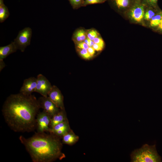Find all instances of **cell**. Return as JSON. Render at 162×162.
Wrapping results in <instances>:
<instances>
[{"label": "cell", "instance_id": "6da1fadb", "mask_svg": "<svg viewBox=\"0 0 162 162\" xmlns=\"http://www.w3.org/2000/svg\"><path fill=\"white\" fill-rule=\"evenodd\" d=\"M40 108L34 95L20 93L7 97L2 112L6 123L13 130L29 132L36 129V118Z\"/></svg>", "mask_w": 162, "mask_h": 162}, {"label": "cell", "instance_id": "7a4b0ae2", "mask_svg": "<svg viewBox=\"0 0 162 162\" xmlns=\"http://www.w3.org/2000/svg\"><path fill=\"white\" fill-rule=\"evenodd\" d=\"M45 132H36L27 138L22 136L19 138L34 162H52L62 160L65 157L62 152V143L60 137Z\"/></svg>", "mask_w": 162, "mask_h": 162}, {"label": "cell", "instance_id": "3957f363", "mask_svg": "<svg viewBox=\"0 0 162 162\" xmlns=\"http://www.w3.org/2000/svg\"><path fill=\"white\" fill-rule=\"evenodd\" d=\"M132 162H160L161 157L158 154L155 145L145 144L140 148L136 149L130 154Z\"/></svg>", "mask_w": 162, "mask_h": 162}, {"label": "cell", "instance_id": "277c9868", "mask_svg": "<svg viewBox=\"0 0 162 162\" xmlns=\"http://www.w3.org/2000/svg\"><path fill=\"white\" fill-rule=\"evenodd\" d=\"M32 30L29 27H26L20 31L14 42L18 50L24 52L27 46L30 44Z\"/></svg>", "mask_w": 162, "mask_h": 162}, {"label": "cell", "instance_id": "5b68a950", "mask_svg": "<svg viewBox=\"0 0 162 162\" xmlns=\"http://www.w3.org/2000/svg\"><path fill=\"white\" fill-rule=\"evenodd\" d=\"M146 6L140 0H134L129 9V16L134 21L139 22L144 19Z\"/></svg>", "mask_w": 162, "mask_h": 162}, {"label": "cell", "instance_id": "8992f818", "mask_svg": "<svg viewBox=\"0 0 162 162\" xmlns=\"http://www.w3.org/2000/svg\"><path fill=\"white\" fill-rule=\"evenodd\" d=\"M52 116L45 110L39 112L36 118V129L38 132H48Z\"/></svg>", "mask_w": 162, "mask_h": 162}, {"label": "cell", "instance_id": "52a82bcc", "mask_svg": "<svg viewBox=\"0 0 162 162\" xmlns=\"http://www.w3.org/2000/svg\"><path fill=\"white\" fill-rule=\"evenodd\" d=\"M39 106L45 110L52 117L60 110L48 96H42L38 99Z\"/></svg>", "mask_w": 162, "mask_h": 162}, {"label": "cell", "instance_id": "ba28073f", "mask_svg": "<svg viewBox=\"0 0 162 162\" xmlns=\"http://www.w3.org/2000/svg\"><path fill=\"white\" fill-rule=\"evenodd\" d=\"M36 92L42 96H47L52 86L48 80L43 75L40 74L37 76Z\"/></svg>", "mask_w": 162, "mask_h": 162}, {"label": "cell", "instance_id": "9c48e42d", "mask_svg": "<svg viewBox=\"0 0 162 162\" xmlns=\"http://www.w3.org/2000/svg\"><path fill=\"white\" fill-rule=\"evenodd\" d=\"M48 96L60 109H65L63 96L57 86H52L51 90L48 93Z\"/></svg>", "mask_w": 162, "mask_h": 162}, {"label": "cell", "instance_id": "30bf717a", "mask_svg": "<svg viewBox=\"0 0 162 162\" xmlns=\"http://www.w3.org/2000/svg\"><path fill=\"white\" fill-rule=\"evenodd\" d=\"M37 78L30 77L24 80L22 85L20 88V93L26 95H29L35 92L37 85Z\"/></svg>", "mask_w": 162, "mask_h": 162}, {"label": "cell", "instance_id": "8fae6325", "mask_svg": "<svg viewBox=\"0 0 162 162\" xmlns=\"http://www.w3.org/2000/svg\"><path fill=\"white\" fill-rule=\"evenodd\" d=\"M70 129L68 120H67L59 123L50 128L48 132L52 133L59 137H62L63 135Z\"/></svg>", "mask_w": 162, "mask_h": 162}, {"label": "cell", "instance_id": "7c38bea8", "mask_svg": "<svg viewBox=\"0 0 162 162\" xmlns=\"http://www.w3.org/2000/svg\"><path fill=\"white\" fill-rule=\"evenodd\" d=\"M17 48L14 42H12L9 44L0 47V60H4L8 55L16 52Z\"/></svg>", "mask_w": 162, "mask_h": 162}, {"label": "cell", "instance_id": "4fadbf2b", "mask_svg": "<svg viewBox=\"0 0 162 162\" xmlns=\"http://www.w3.org/2000/svg\"><path fill=\"white\" fill-rule=\"evenodd\" d=\"M67 119L68 118L65 109H61L59 112L52 117L50 125V128Z\"/></svg>", "mask_w": 162, "mask_h": 162}, {"label": "cell", "instance_id": "5bb4252c", "mask_svg": "<svg viewBox=\"0 0 162 162\" xmlns=\"http://www.w3.org/2000/svg\"><path fill=\"white\" fill-rule=\"evenodd\" d=\"M62 142L64 144L71 145L77 142L79 137L70 129L62 137Z\"/></svg>", "mask_w": 162, "mask_h": 162}, {"label": "cell", "instance_id": "9a60e30c", "mask_svg": "<svg viewBox=\"0 0 162 162\" xmlns=\"http://www.w3.org/2000/svg\"><path fill=\"white\" fill-rule=\"evenodd\" d=\"M87 37L86 32L83 29H80L76 31L74 33L73 39L77 44L83 42Z\"/></svg>", "mask_w": 162, "mask_h": 162}, {"label": "cell", "instance_id": "2e32d148", "mask_svg": "<svg viewBox=\"0 0 162 162\" xmlns=\"http://www.w3.org/2000/svg\"><path fill=\"white\" fill-rule=\"evenodd\" d=\"M10 13L7 7L4 4L3 0H0V22H4L9 16Z\"/></svg>", "mask_w": 162, "mask_h": 162}, {"label": "cell", "instance_id": "e0dca14e", "mask_svg": "<svg viewBox=\"0 0 162 162\" xmlns=\"http://www.w3.org/2000/svg\"><path fill=\"white\" fill-rule=\"evenodd\" d=\"M134 0H113L114 3L119 9H129Z\"/></svg>", "mask_w": 162, "mask_h": 162}, {"label": "cell", "instance_id": "ac0fdd59", "mask_svg": "<svg viewBox=\"0 0 162 162\" xmlns=\"http://www.w3.org/2000/svg\"><path fill=\"white\" fill-rule=\"evenodd\" d=\"M155 15L150 20V25L152 27L158 26L160 24L162 18L161 12Z\"/></svg>", "mask_w": 162, "mask_h": 162}, {"label": "cell", "instance_id": "d6986e66", "mask_svg": "<svg viewBox=\"0 0 162 162\" xmlns=\"http://www.w3.org/2000/svg\"><path fill=\"white\" fill-rule=\"evenodd\" d=\"M146 10L145 11L144 19L146 20H150L155 15V12L153 7L150 6H146Z\"/></svg>", "mask_w": 162, "mask_h": 162}, {"label": "cell", "instance_id": "ffe728a7", "mask_svg": "<svg viewBox=\"0 0 162 162\" xmlns=\"http://www.w3.org/2000/svg\"><path fill=\"white\" fill-rule=\"evenodd\" d=\"M86 33L87 37L92 40L99 35V34L98 32L94 29L88 30L86 32Z\"/></svg>", "mask_w": 162, "mask_h": 162}, {"label": "cell", "instance_id": "44dd1931", "mask_svg": "<svg viewBox=\"0 0 162 162\" xmlns=\"http://www.w3.org/2000/svg\"><path fill=\"white\" fill-rule=\"evenodd\" d=\"M158 0H140L146 6L155 8L157 6Z\"/></svg>", "mask_w": 162, "mask_h": 162}, {"label": "cell", "instance_id": "7402d4cb", "mask_svg": "<svg viewBox=\"0 0 162 162\" xmlns=\"http://www.w3.org/2000/svg\"><path fill=\"white\" fill-rule=\"evenodd\" d=\"M79 52L80 56L85 59H89L92 57L86 49H79Z\"/></svg>", "mask_w": 162, "mask_h": 162}, {"label": "cell", "instance_id": "603a6c76", "mask_svg": "<svg viewBox=\"0 0 162 162\" xmlns=\"http://www.w3.org/2000/svg\"><path fill=\"white\" fill-rule=\"evenodd\" d=\"M73 8H77L83 6L84 1L83 0H69Z\"/></svg>", "mask_w": 162, "mask_h": 162}, {"label": "cell", "instance_id": "cb8c5ba5", "mask_svg": "<svg viewBox=\"0 0 162 162\" xmlns=\"http://www.w3.org/2000/svg\"><path fill=\"white\" fill-rule=\"evenodd\" d=\"M106 0H85L84 1L83 6L87 5L95 4L102 3L105 2Z\"/></svg>", "mask_w": 162, "mask_h": 162}, {"label": "cell", "instance_id": "d4e9b609", "mask_svg": "<svg viewBox=\"0 0 162 162\" xmlns=\"http://www.w3.org/2000/svg\"><path fill=\"white\" fill-rule=\"evenodd\" d=\"M93 41L94 43L99 45L103 48H104V43L101 38L98 36L95 38Z\"/></svg>", "mask_w": 162, "mask_h": 162}, {"label": "cell", "instance_id": "484cf974", "mask_svg": "<svg viewBox=\"0 0 162 162\" xmlns=\"http://www.w3.org/2000/svg\"><path fill=\"white\" fill-rule=\"evenodd\" d=\"M76 44L78 49L87 50L89 47V46L84 42L79 43Z\"/></svg>", "mask_w": 162, "mask_h": 162}, {"label": "cell", "instance_id": "4316f807", "mask_svg": "<svg viewBox=\"0 0 162 162\" xmlns=\"http://www.w3.org/2000/svg\"><path fill=\"white\" fill-rule=\"evenodd\" d=\"M94 50L97 51H99L102 50L103 49L99 45L94 43L92 46Z\"/></svg>", "mask_w": 162, "mask_h": 162}, {"label": "cell", "instance_id": "83f0119b", "mask_svg": "<svg viewBox=\"0 0 162 162\" xmlns=\"http://www.w3.org/2000/svg\"><path fill=\"white\" fill-rule=\"evenodd\" d=\"M89 54L92 57L95 53V50L92 47H90L87 50Z\"/></svg>", "mask_w": 162, "mask_h": 162}, {"label": "cell", "instance_id": "f1b7e54d", "mask_svg": "<svg viewBox=\"0 0 162 162\" xmlns=\"http://www.w3.org/2000/svg\"><path fill=\"white\" fill-rule=\"evenodd\" d=\"M5 66L3 60H0V71H1Z\"/></svg>", "mask_w": 162, "mask_h": 162}, {"label": "cell", "instance_id": "f546056e", "mask_svg": "<svg viewBox=\"0 0 162 162\" xmlns=\"http://www.w3.org/2000/svg\"><path fill=\"white\" fill-rule=\"evenodd\" d=\"M161 16H162L160 24L158 26V28L160 30L162 31V12H161Z\"/></svg>", "mask_w": 162, "mask_h": 162}]
</instances>
